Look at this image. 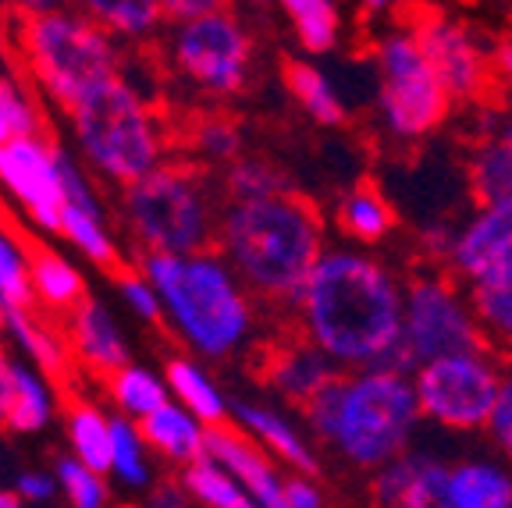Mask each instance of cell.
<instances>
[{
	"mask_svg": "<svg viewBox=\"0 0 512 508\" xmlns=\"http://www.w3.org/2000/svg\"><path fill=\"white\" fill-rule=\"evenodd\" d=\"M406 285L367 249H324L296 295L299 331L342 370H367L402 342Z\"/></svg>",
	"mask_w": 512,
	"mask_h": 508,
	"instance_id": "cell-1",
	"label": "cell"
},
{
	"mask_svg": "<svg viewBox=\"0 0 512 508\" xmlns=\"http://www.w3.org/2000/svg\"><path fill=\"white\" fill-rule=\"evenodd\" d=\"M303 420L306 430L345 466L374 473L413 445L424 413L416 402L413 374L367 366L338 374L320 395H313L303 405Z\"/></svg>",
	"mask_w": 512,
	"mask_h": 508,
	"instance_id": "cell-2",
	"label": "cell"
},
{
	"mask_svg": "<svg viewBox=\"0 0 512 508\" xmlns=\"http://www.w3.org/2000/svg\"><path fill=\"white\" fill-rule=\"evenodd\" d=\"M217 249L260 299L296 302L324 253V221L292 192L232 199L221 210Z\"/></svg>",
	"mask_w": 512,
	"mask_h": 508,
	"instance_id": "cell-3",
	"label": "cell"
},
{
	"mask_svg": "<svg viewBox=\"0 0 512 508\" xmlns=\"http://www.w3.org/2000/svg\"><path fill=\"white\" fill-rule=\"evenodd\" d=\"M139 267L164 299V320L200 359H228L249 345L256 310L246 281L221 249L196 253H143Z\"/></svg>",
	"mask_w": 512,
	"mask_h": 508,
	"instance_id": "cell-4",
	"label": "cell"
},
{
	"mask_svg": "<svg viewBox=\"0 0 512 508\" xmlns=\"http://www.w3.org/2000/svg\"><path fill=\"white\" fill-rule=\"evenodd\" d=\"M15 40L32 82L64 111L118 79L125 68L118 36L75 4L40 15H18Z\"/></svg>",
	"mask_w": 512,
	"mask_h": 508,
	"instance_id": "cell-5",
	"label": "cell"
},
{
	"mask_svg": "<svg viewBox=\"0 0 512 508\" xmlns=\"http://www.w3.org/2000/svg\"><path fill=\"white\" fill-rule=\"evenodd\" d=\"M68 118L89 171L118 189L164 164L168 150L164 125L150 107V96L132 86L125 75L89 93L68 111Z\"/></svg>",
	"mask_w": 512,
	"mask_h": 508,
	"instance_id": "cell-6",
	"label": "cell"
},
{
	"mask_svg": "<svg viewBox=\"0 0 512 508\" xmlns=\"http://www.w3.org/2000/svg\"><path fill=\"white\" fill-rule=\"evenodd\" d=\"M121 221L143 253H196L217 242L221 210L192 167L157 164L121 189Z\"/></svg>",
	"mask_w": 512,
	"mask_h": 508,
	"instance_id": "cell-7",
	"label": "cell"
},
{
	"mask_svg": "<svg viewBox=\"0 0 512 508\" xmlns=\"http://www.w3.org/2000/svg\"><path fill=\"white\" fill-rule=\"evenodd\" d=\"M377 114L395 139H420L434 132L456 104L427 57L413 25H399L377 43Z\"/></svg>",
	"mask_w": 512,
	"mask_h": 508,
	"instance_id": "cell-8",
	"label": "cell"
},
{
	"mask_svg": "<svg viewBox=\"0 0 512 508\" xmlns=\"http://www.w3.org/2000/svg\"><path fill=\"white\" fill-rule=\"evenodd\" d=\"M505 374L484 345L424 359L413 370V388L427 423L448 434L488 430Z\"/></svg>",
	"mask_w": 512,
	"mask_h": 508,
	"instance_id": "cell-9",
	"label": "cell"
},
{
	"mask_svg": "<svg viewBox=\"0 0 512 508\" xmlns=\"http://www.w3.org/2000/svg\"><path fill=\"white\" fill-rule=\"evenodd\" d=\"M171 68L207 96H235L249 79V32L228 8L175 22Z\"/></svg>",
	"mask_w": 512,
	"mask_h": 508,
	"instance_id": "cell-10",
	"label": "cell"
},
{
	"mask_svg": "<svg viewBox=\"0 0 512 508\" xmlns=\"http://www.w3.org/2000/svg\"><path fill=\"white\" fill-rule=\"evenodd\" d=\"M402 342L420 363L456 349L484 345V331L470 306V292H459L456 281L441 274H416L406 281L402 302Z\"/></svg>",
	"mask_w": 512,
	"mask_h": 508,
	"instance_id": "cell-11",
	"label": "cell"
},
{
	"mask_svg": "<svg viewBox=\"0 0 512 508\" xmlns=\"http://www.w3.org/2000/svg\"><path fill=\"white\" fill-rule=\"evenodd\" d=\"M64 150L47 135H15L0 146V192L29 217L40 231L61 235L64 214Z\"/></svg>",
	"mask_w": 512,
	"mask_h": 508,
	"instance_id": "cell-12",
	"label": "cell"
},
{
	"mask_svg": "<svg viewBox=\"0 0 512 508\" xmlns=\"http://www.w3.org/2000/svg\"><path fill=\"white\" fill-rule=\"evenodd\" d=\"M448 469V455L413 441L402 455L374 469L370 498L388 508H445Z\"/></svg>",
	"mask_w": 512,
	"mask_h": 508,
	"instance_id": "cell-13",
	"label": "cell"
},
{
	"mask_svg": "<svg viewBox=\"0 0 512 508\" xmlns=\"http://www.w3.org/2000/svg\"><path fill=\"white\" fill-rule=\"evenodd\" d=\"M420 43H424L427 57L438 68L441 82L452 93V100H477L491 82L495 61H491L480 43L473 40L463 25L448 22V18H420L413 25Z\"/></svg>",
	"mask_w": 512,
	"mask_h": 508,
	"instance_id": "cell-14",
	"label": "cell"
},
{
	"mask_svg": "<svg viewBox=\"0 0 512 508\" xmlns=\"http://www.w3.org/2000/svg\"><path fill=\"white\" fill-rule=\"evenodd\" d=\"M448 263L470 285L495 274H512V199H491L459 224Z\"/></svg>",
	"mask_w": 512,
	"mask_h": 508,
	"instance_id": "cell-15",
	"label": "cell"
},
{
	"mask_svg": "<svg viewBox=\"0 0 512 508\" xmlns=\"http://www.w3.org/2000/svg\"><path fill=\"white\" fill-rule=\"evenodd\" d=\"M207 455L221 462L246 487L253 505L281 508V491H285V477H288L285 466L246 427H239L235 420L214 423L207 434Z\"/></svg>",
	"mask_w": 512,
	"mask_h": 508,
	"instance_id": "cell-16",
	"label": "cell"
},
{
	"mask_svg": "<svg viewBox=\"0 0 512 508\" xmlns=\"http://www.w3.org/2000/svg\"><path fill=\"white\" fill-rule=\"evenodd\" d=\"M68 345H72V356L79 359L86 370L93 374H114L118 366L132 363V352H128V338L121 331V324L114 320V313L107 310L104 302L82 299L72 313H68Z\"/></svg>",
	"mask_w": 512,
	"mask_h": 508,
	"instance_id": "cell-17",
	"label": "cell"
},
{
	"mask_svg": "<svg viewBox=\"0 0 512 508\" xmlns=\"http://www.w3.org/2000/svg\"><path fill=\"white\" fill-rule=\"evenodd\" d=\"M232 420L246 427L249 434L274 455L285 469H303V473H317V452H313L310 437L303 434L296 420L274 405L249 402V398H232Z\"/></svg>",
	"mask_w": 512,
	"mask_h": 508,
	"instance_id": "cell-18",
	"label": "cell"
},
{
	"mask_svg": "<svg viewBox=\"0 0 512 508\" xmlns=\"http://www.w3.org/2000/svg\"><path fill=\"white\" fill-rule=\"evenodd\" d=\"M264 374H267V384H271L285 402L303 409L313 395H320V391L342 374V366H338L324 349H317V345L303 338V342L274 349Z\"/></svg>",
	"mask_w": 512,
	"mask_h": 508,
	"instance_id": "cell-19",
	"label": "cell"
},
{
	"mask_svg": "<svg viewBox=\"0 0 512 508\" xmlns=\"http://www.w3.org/2000/svg\"><path fill=\"white\" fill-rule=\"evenodd\" d=\"M139 427H143L153 455L171 462V466H178V469L207 455L210 423H203L200 416L192 413L189 405L178 402L175 395H171L164 405H157L150 416H143Z\"/></svg>",
	"mask_w": 512,
	"mask_h": 508,
	"instance_id": "cell-20",
	"label": "cell"
},
{
	"mask_svg": "<svg viewBox=\"0 0 512 508\" xmlns=\"http://www.w3.org/2000/svg\"><path fill=\"white\" fill-rule=\"evenodd\" d=\"M445 508H512V462L466 455L448 469Z\"/></svg>",
	"mask_w": 512,
	"mask_h": 508,
	"instance_id": "cell-21",
	"label": "cell"
},
{
	"mask_svg": "<svg viewBox=\"0 0 512 508\" xmlns=\"http://www.w3.org/2000/svg\"><path fill=\"white\" fill-rule=\"evenodd\" d=\"M470 185L480 203L512 199V111H505L473 150Z\"/></svg>",
	"mask_w": 512,
	"mask_h": 508,
	"instance_id": "cell-22",
	"label": "cell"
},
{
	"mask_svg": "<svg viewBox=\"0 0 512 508\" xmlns=\"http://www.w3.org/2000/svg\"><path fill=\"white\" fill-rule=\"evenodd\" d=\"M164 377H168L171 395L182 405H189L203 423L214 427V423L232 420V398L217 388V381L207 374L200 356H171L168 366H164Z\"/></svg>",
	"mask_w": 512,
	"mask_h": 508,
	"instance_id": "cell-23",
	"label": "cell"
},
{
	"mask_svg": "<svg viewBox=\"0 0 512 508\" xmlns=\"http://www.w3.org/2000/svg\"><path fill=\"white\" fill-rule=\"evenodd\" d=\"M121 491L146 494L153 487V448L139 420L125 413L111 416V473Z\"/></svg>",
	"mask_w": 512,
	"mask_h": 508,
	"instance_id": "cell-24",
	"label": "cell"
},
{
	"mask_svg": "<svg viewBox=\"0 0 512 508\" xmlns=\"http://www.w3.org/2000/svg\"><path fill=\"white\" fill-rule=\"evenodd\" d=\"M338 231L356 246H377L392 235L395 228V210L388 203L384 192H377L374 185H356L342 196L335 210Z\"/></svg>",
	"mask_w": 512,
	"mask_h": 508,
	"instance_id": "cell-25",
	"label": "cell"
},
{
	"mask_svg": "<svg viewBox=\"0 0 512 508\" xmlns=\"http://www.w3.org/2000/svg\"><path fill=\"white\" fill-rule=\"evenodd\" d=\"M11 342L25 352L32 366H40L47 377H64L68 366H72V345H68V334L57 331V327L43 324V320L32 317V310H15L8 313V327Z\"/></svg>",
	"mask_w": 512,
	"mask_h": 508,
	"instance_id": "cell-26",
	"label": "cell"
},
{
	"mask_svg": "<svg viewBox=\"0 0 512 508\" xmlns=\"http://www.w3.org/2000/svg\"><path fill=\"white\" fill-rule=\"evenodd\" d=\"M32 292L47 310L72 313L86 299V278L68 256L54 253V249H36L32 253Z\"/></svg>",
	"mask_w": 512,
	"mask_h": 508,
	"instance_id": "cell-27",
	"label": "cell"
},
{
	"mask_svg": "<svg viewBox=\"0 0 512 508\" xmlns=\"http://www.w3.org/2000/svg\"><path fill=\"white\" fill-rule=\"evenodd\" d=\"M75 8L86 11L93 22H100L107 32H114L121 43H143L164 22L160 0H75Z\"/></svg>",
	"mask_w": 512,
	"mask_h": 508,
	"instance_id": "cell-28",
	"label": "cell"
},
{
	"mask_svg": "<svg viewBox=\"0 0 512 508\" xmlns=\"http://www.w3.org/2000/svg\"><path fill=\"white\" fill-rule=\"evenodd\" d=\"M285 86L288 93L296 96V104L310 114L317 125H342L349 118V107H345L338 86L320 72L317 64L310 61H292L285 68Z\"/></svg>",
	"mask_w": 512,
	"mask_h": 508,
	"instance_id": "cell-29",
	"label": "cell"
},
{
	"mask_svg": "<svg viewBox=\"0 0 512 508\" xmlns=\"http://www.w3.org/2000/svg\"><path fill=\"white\" fill-rule=\"evenodd\" d=\"M64 434H68L75 459L100 473H111V416L104 409H96L86 398L72 402L64 413Z\"/></svg>",
	"mask_w": 512,
	"mask_h": 508,
	"instance_id": "cell-30",
	"label": "cell"
},
{
	"mask_svg": "<svg viewBox=\"0 0 512 508\" xmlns=\"http://www.w3.org/2000/svg\"><path fill=\"white\" fill-rule=\"evenodd\" d=\"M107 395H111L118 413L132 416V420H143L157 405L168 402L171 388H168V377L153 374L150 366L125 363L114 374H107Z\"/></svg>",
	"mask_w": 512,
	"mask_h": 508,
	"instance_id": "cell-31",
	"label": "cell"
},
{
	"mask_svg": "<svg viewBox=\"0 0 512 508\" xmlns=\"http://www.w3.org/2000/svg\"><path fill=\"white\" fill-rule=\"evenodd\" d=\"M288 15L296 40L306 54H328L342 40V8L338 0H274Z\"/></svg>",
	"mask_w": 512,
	"mask_h": 508,
	"instance_id": "cell-32",
	"label": "cell"
},
{
	"mask_svg": "<svg viewBox=\"0 0 512 508\" xmlns=\"http://www.w3.org/2000/svg\"><path fill=\"white\" fill-rule=\"evenodd\" d=\"M57 409V395L50 388L47 374L40 366L18 363V388H15V405H11V416L4 427L11 434H40L50 427Z\"/></svg>",
	"mask_w": 512,
	"mask_h": 508,
	"instance_id": "cell-33",
	"label": "cell"
},
{
	"mask_svg": "<svg viewBox=\"0 0 512 508\" xmlns=\"http://www.w3.org/2000/svg\"><path fill=\"white\" fill-rule=\"evenodd\" d=\"M178 480H182V487L189 491V498L196 501V505H207V508H253V498H249L246 487H242L239 480H235L232 473L221 466V462L210 459V455H203V459L182 466Z\"/></svg>",
	"mask_w": 512,
	"mask_h": 508,
	"instance_id": "cell-34",
	"label": "cell"
},
{
	"mask_svg": "<svg viewBox=\"0 0 512 508\" xmlns=\"http://www.w3.org/2000/svg\"><path fill=\"white\" fill-rule=\"evenodd\" d=\"M61 235L72 242L89 263H96V267H118V242H114V231H111V224H107L104 210L64 203Z\"/></svg>",
	"mask_w": 512,
	"mask_h": 508,
	"instance_id": "cell-35",
	"label": "cell"
},
{
	"mask_svg": "<svg viewBox=\"0 0 512 508\" xmlns=\"http://www.w3.org/2000/svg\"><path fill=\"white\" fill-rule=\"evenodd\" d=\"M470 306L491 345L512 349V274L470 281Z\"/></svg>",
	"mask_w": 512,
	"mask_h": 508,
	"instance_id": "cell-36",
	"label": "cell"
},
{
	"mask_svg": "<svg viewBox=\"0 0 512 508\" xmlns=\"http://www.w3.org/2000/svg\"><path fill=\"white\" fill-rule=\"evenodd\" d=\"M0 306L4 313L32 310L36 292H32V253L0 224Z\"/></svg>",
	"mask_w": 512,
	"mask_h": 508,
	"instance_id": "cell-37",
	"label": "cell"
},
{
	"mask_svg": "<svg viewBox=\"0 0 512 508\" xmlns=\"http://www.w3.org/2000/svg\"><path fill=\"white\" fill-rule=\"evenodd\" d=\"M57 480H61V498L75 508H104L111 501V487H107V473L86 466L82 459L68 455L57 459L54 466Z\"/></svg>",
	"mask_w": 512,
	"mask_h": 508,
	"instance_id": "cell-38",
	"label": "cell"
},
{
	"mask_svg": "<svg viewBox=\"0 0 512 508\" xmlns=\"http://www.w3.org/2000/svg\"><path fill=\"white\" fill-rule=\"evenodd\" d=\"M224 189H228V199H256V196H274V192H288V182L274 164L246 157L228 167Z\"/></svg>",
	"mask_w": 512,
	"mask_h": 508,
	"instance_id": "cell-39",
	"label": "cell"
},
{
	"mask_svg": "<svg viewBox=\"0 0 512 508\" xmlns=\"http://www.w3.org/2000/svg\"><path fill=\"white\" fill-rule=\"evenodd\" d=\"M114 288H118L121 302L132 310V317H139L143 324H160V320H164V299H160L157 285L146 278L143 267L121 270L118 281H114Z\"/></svg>",
	"mask_w": 512,
	"mask_h": 508,
	"instance_id": "cell-40",
	"label": "cell"
},
{
	"mask_svg": "<svg viewBox=\"0 0 512 508\" xmlns=\"http://www.w3.org/2000/svg\"><path fill=\"white\" fill-rule=\"evenodd\" d=\"M0 111L8 118L15 135H36L43 132V114L32 100V93L15 79V75L0 72Z\"/></svg>",
	"mask_w": 512,
	"mask_h": 508,
	"instance_id": "cell-41",
	"label": "cell"
},
{
	"mask_svg": "<svg viewBox=\"0 0 512 508\" xmlns=\"http://www.w3.org/2000/svg\"><path fill=\"white\" fill-rule=\"evenodd\" d=\"M242 135L228 118H203L192 128V150L207 160H235L239 157Z\"/></svg>",
	"mask_w": 512,
	"mask_h": 508,
	"instance_id": "cell-42",
	"label": "cell"
},
{
	"mask_svg": "<svg viewBox=\"0 0 512 508\" xmlns=\"http://www.w3.org/2000/svg\"><path fill=\"white\" fill-rule=\"evenodd\" d=\"M324 505V491L313 480V473L292 469L285 477V491H281V508H320Z\"/></svg>",
	"mask_w": 512,
	"mask_h": 508,
	"instance_id": "cell-43",
	"label": "cell"
},
{
	"mask_svg": "<svg viewBox=\"0 0 512 508\" xmlns=\"http://www.w3.org/2000/svg\"><path fill=\"white\" fill-rule=\"evenodd\" d=\"M488 434H491V441H495L498 452H502V459L512 462V374H505L495 416H491V423H488Z\"/></svg>",
	"mask_w": 512,
	"mask_h": 508,
	"instance_id": "cell-44",
	"label": "cell"
},
{
	"mask_svg": "<svg viewBox=\"0 0 512 508\" xmlns=\"http://www.w3.org/2000/svg\"><path fill=\"white\" fill-rule=\"evenodd\" d=\"M15 491L22 494L25 505H50L61 494V480L57 473H43V469H25L15 480Z\"/></svg>",
	"mask_w": 512,
	"mask_h": 508,
	"instance_id": "cell-45",
	"label": "cell"
},
{
	"mask_svg": "<svg viewBox=\"0 0 512 508\" xmlns=\"http://www.w3.org/2000/svg\"><path fill=\"white\" fill-rule=\"evenodd\" d=\"M15 388H18V359L0 345V427L8 423L11 405H15Z\"/></svg>",
	"mask_w": 512,
	"mask_h": 508,
	"instance_id": "cell-46",
	"label": "cell"
},
{
	"mask_svg": "<svg viewBox=\"0 0 512 508\" xmlns=\"http://www.w3.org/2000/svg\"><path fill=\"white\" fill-rule=\"evenodd\" d=\"M232 0H160V8L171 22H182V18H196V15H207V11H221L228 8Z\"/></svg>",
	"mask_w": 512,
	"mask_h": 508,
	"instance_id": "cell-47",
	"label": "cell"
},
{
	"mask_svg": "<svg viewBox=\"0 0 512 508\" xmlns=\"http://www.w3.org/2000/svg\"><path fill=\"white\" fill-rule=\"evenodd\" d=\"M146 501H150V505H157V508H185V505H192V498H189V491L182 487V480L150 487V491H146Z\"/></svg>",
	"mask_w": 512,
	"mask_h": 508,
	"instance_id": "cell-48",
	"label": "cell"
},
{
	"mask_svg": "<svg viewBox=\"0 0 512 508\" xmlns=\"http://www.w3.org/2000/svg\"><path fill=\"white\" fill-rule=\"evenodd\" d=\"M75 0H11L15 15H40V11H57V8H72Z\"/></svg>",
	"mask_w": 512,
	"mask_h": 508,
	"instance_id": "cell-49",
	"label": "cell"
},
{
	"mask_svg": "<svg viewBox=\"0 0 512 508\" xmlns=\"http://www.w3.org/2000/svg\"><path fill=\"white\" fill-rule=\"evenodd\" d=\"M491 61H495V72L502 75L505 82H512V40L502 43V47L495 50V57H491Z\"/></svg>",
	"mask_w": 512,
	"mask_h": 508,
	"instance_id": "cell-50",
	"label": "cell"
},
{
	"mask_svg": "<svg viewBox=\"0 0 512 508\" xmlns=\"http://www.w3.org/2000/svg\"><path fill=\"white\" fill-rule=\"evenodd\" d=\"M18 505H25L22 494L15 487H0V508H18Z\"/></svg>",
	"mask_w": 512,
	"mask_h": 508,
	"instance_id": "cell-51",
	"label": "cell"
},
{
	"mask_svg": "<svg viewBox=\"0 0 512 508\" xmlns=\"http://www.w3.org/2000/svg\"><path fill=\"white\" fill-rule=\"evenodd\" d=\"M360 4L370 11V15H384V11H392L395 0H360Z\"/></svg>",
	"mask_w": 512,
	"mask_h": 508,
	"instance_id": "cell-52",
	"label": "cell"
},
{
	"mask_svg": "<svg viewBox=\"0 0 512 508\" xmlns=\"http://www.w3.org/2000/svg\"><path fill=\"white\" fill-rule=\"evenodd\" d=\"M8 139H15V132H11V125H8V118H4V111H0V146L8 143Z\"/></svg>",
	"mask_w": 512,
	"mask_h": 508,
	"instance_id": "cell-53",
	"label": "cell"
},
{
	"mask_svg": "<svg viewBox=\"0 0 512 508\" xmlns=\"http://www.w3.org/2000/svg\"><path fill=\"white\" fill-rule=\"evenodd\" d=\"M8 327V313H4V306H0V331Z\"/></svg>",
	"mask_w": 512,
	"mask_h": 508,
	"instance_id": "cell-54",
	"label": "cell"
}]
</instances>
